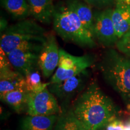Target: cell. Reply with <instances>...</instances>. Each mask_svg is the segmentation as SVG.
I'll use <instances>...</instances> for the list:
<instances>
[{"mask_svg": "<svg viewBox=\"0 0 130 130\" xmlns=\"http://www.w3.org/2000/svg\"><path fill=\"white\" fill-rule=\"evenodd\" d=\"M83 130H101L118 119L120 109L96 81L89 83L70 107Z\"/></svg>", "mask_w": 130, "mask_h": 130, "instance_id": "6da1fadb", "label": "cell"}, {"mask_svg": "<svg viewBox=\"0 0 130 130\" xmlns=\"http://www.w3.org/2000/svg\"><path fill=\"white\" fill-rule=\"evenodd\" d=\"M102 78L117 93L130 111V57L108 48L98 63Z\"/></svg>", "mask_w": 130, "mask_h": 130, "instance_id": "7a4b0ae2", "label": "cell"}, {"mask_svg": "<svg viewBox=\"0 0 130 130\" xmlns=\"http://www.w3.org/2000/svg\"><path fill=\"white\" fill-rule=\"evenodd\" d=\"M53 24L55 32L64 41L83 48L92 49L96 46L93 36L65 3L55 5Z\"/></svg>", "mask_w": 130, "mask_h": 130, "instance_id": "3957f363", "label": "cell"}, {"mask_svg": "<svg viewBox=\"0 0 130 130\" xmlns=\"http://www.w3.org/2000/svg\"><path fill=\"white\" fill-rule=\"evenodd\" d=\"M48 34L34 19H25L8 26L1 34L0 46L6 55L13 50L32 43H45Z\"/></svg>", "mask_w": 130, "mask_h": 130, "instance_id": "277c9868", "label": "cell"}, {"mask_svg": "<svg viewBox=\"0 0 130 130\" xmlns=\"http://www.w3.org/2000/svg\"><path fill=\"white\" fill-rule=\"evenodd\" d=\"M90 74L87 69L61 82L50 83L48 89L60 102L61 111L69 108L70 102L87 87Z\"/></svg>", "mask_w": 130, "mask_h": 130, "instance_id": "5b68a950", "label": "cell"}, {"mask_svg": "<svg viewBox=\"0 0 130 130\" xmlns=\"http://www.w3.org/2000/svg\"><path fill=\"white\" fill-rule=\"evenodd\" d=\"M95 61V58L92 55L73 56L64 50L60 49L58 68L52 75L50 83L61 82L77 75L90 67Z\"/></svg>", "mask_w": 130, "mask_h": 130, "instance_id": "8992f818", "label": "cell"}, {"mask_svg": "<svg viewBox=\"0 0 130 130\" xmlns=\"http://www.w3.org/2000/svg\"><path fill=\"white\" fill-rule=\"evenodd\" d=\"M45 44V43H30L9 53L7 56L13 68L24 77L38 69L39 56Z\"/></svg>", "mask_w": 130, "mask_h": 130, "instance_id": "52a82bcc", "label": "cell"}, {"mask_svg": "<svg viewBox=\"0 0 130 130\" xmlns=\"http://www.w3.org/2000/svg\"><path fill=\"white\" fill-rule=\"evenodd\" d=\"M113 8L99 10L94 13V37L102 46L111 48L116 46L119 37L114 25Z\"/></svg>", "mask_w": 130, "mask_h": 130, "instance_id": "ba28073f", "label": "cell"}, {"mask_svg": "<svg viewBox=\"0 0 130 130\" xmlns=\"http://www.w3.org/2000/svg\"><path fill=\"white\" fill-rule=\"evenodd\" d=\"M27 112L31 116H50L61 112L57 99L48 87L40 91L29 92Z\"/></svg>", "mask_w": 130, "mask_h": 130, "instance_id": "9c48e42d", "label": "cell"}, {"mask_svg": "<svg viewBox=\"0 0 130 130\" xmlns=\"http://www.w3.org/2000/svg\"><path fill=\"white\" fill-rule=\"evenodd\" d=\"M19 89H26L25 78L13 68L7 55L1 49L0 95Z\"/></svg>", "mask_w": 130, "mask_h": 130, "instance_id": "30bf717a", "label": "cell"}, {"mask_svg": "<svg viewBox=\"0 0 130 130\" xmlns=\"http://www.w3.org/2000/svg\"><path fill=\"white\" fill-rule=\"evenodd\" d=\"M59 50L56 37L53 34H48L46 41L40 51L38 59L39 69L45 78L53 75L58 66Z\"/></svg>", "mask_w": 130, "mask_h": 130, "instance_id": "8fae6325", "label": "cell"}, {"mask_svg": "<svg viewBox=\"0 0 130 130\" xmlns=\"http://www.w3.org/2000/svg\"><path fill=\"white\" fill-rule=\"evenodd\" d=\"M31 16L40 23L50 25L53 22L55 5L54 0H27Z\"/></svg>", "mask_w": 130, "mask_h": 130, "instance_id": "7c38bea8", "label": "cell"}, {"mask_svg": "<svg viewBox=\"0 0 130 130\" xmlns=\"http://www.w3.org/2000/svg\"><path fill=\"white\" fill-rule=\"evenodd\" d=\"M65 4L76 14L83 25L94 37V13L91 6L81 0H66Z\"/></svg>", "mask_w": 130, "mask_h": 130, "instance_id": "4fadbf2b", "label": "cell"}, {"mask_svg": "<svg viewBox=\"0 0 130 130\" xmlns=\"http://www.w3.org/2000/svg\"><path fill=\"white\" fill-rule=\"evenodd\" d=\"M112 19L119 39L130 30V3L116 2Z\"/></svg>", "mask_w": 130, "mask_h": 130, "instance_id": "5bb4252c", "label": "cell"}, {"mask_svg": "<svg viewBox=\"0 0 130 130\" xmlns=\"http://www.w3.org/2000/svg\"><path fill=\"white\" fill-rule=\"evenodd\" d=\"M58 117V115H28L21 120L19 130H53Z\"/></svg>", "mask_w": 130, "mask_h": 130, "instance_id": "9a60e30c", "label": "cell"}, {"mask_svg": "<svg viewBox=\"0 0 130 130\" xmlns=\"http://www.w3.org/2000/svg\"><path fill=\"white\" fill-rule=\"evenodd\" d=\"M29 92L26 89H19L0 95L1 100L10 106L14 111L21 113L27 110Z\"/></svg>", "mask_w": 130, "mask_h": 130, "instance_id": "2e32d148", "label": "cell"}, {"mask_svg": "<svg viewBox=\"0 0 130 130\" xmlns=\"http://www.w3.org/2000/svg\"><path fill=\"white\" fill-rule=\"evenodd\" d=\"M2 7L18 21L27 19L31 15L27 0H0Z\"/></svg>", "mask_w": 130, "mask_h": 130, "instance_id": "e0dca14e", "label": "cell"}, {"mask_svg": "<svg viewBox=\"0 0 130 130\" xmlns=\"http://www.w3.org/2000/svg\"><path fill=\"white\" fill-rule=\"evenodd\" d=\"M53 130H83L70 108L58 115Z\"/></svg>", "mask_w": 130, "mask_h": 130, "instance_id": "ac0fdd59", "label": "cell"}, {"mask_svg": "<svg viewBox=\"0 0 130 130\" xmlns=\"http://www.w3.org/2000/svg\"><path fill=\"white\" fill-rule=\"evenodd\" d=\"M26 89L29 92H37L43 90L50 85V83H42L41 82L40 75L39 72V69L32 71L25 76Z\"/></svg>", "mask_w": 130, "mask_h": 130, "instance_id": "d6986e66", "label": "cell"}, {"mask_svg": "<svg viewBox=\"0 0 130 130\" xmlns=\"http://www.w3.org/2000/svg\"><path fill=\"white\" fill-rule=\"evenodd\" d=\"M116 46L118 51L130 57V30L119 39Z\"/></svg>", "mask_w": 130, "mask_h": 130, "instance_id": "ffe728a7", "label": "cell"}, {"mask_svg": "<svg viewBox=\"0 0 130 130\" xmlns=\"http://www.w3.org/2000/svg\"><path fill=\"white\" fill-rule=\"evenodd\" d=\"M90 6L99 10L112 8L116 4V0H83Z\"/></svg>", "mask_w": 130, "mask_h": 130, "instance_id": "44dd1931", "label": "cell"}, {"mask_svg": "<svg viewBox=\"0 0 130 130\" xmlns=\"http://www.w3.org/2000/svg\"><path fill=\"white\" fill-rule=\"evenodd\" d=\"M105 128L106 130H125V125L122 121L116 119L108 123Z\"/></svg>", "mask_w": 130, "mask_h": 130, "instance_id": "7402d4cb", "label": "cell"}, {"mask_svg": "<svg viewBox=\"0 0 130 130\" xmlns=\"http://www.w3.org/2000/svg\"><path fill=\"white\" fill-rule=\"evenodd\" d=\"M8 27L7 22L4 18L1 19V34Z\"/></svg>", "mask_w": 130, "mask_h": 130, "instance_id": "603a6c76", "label": "cell"}, {"mask_svg": "<svg viewBox=\"0 0 130 130\" xmlns=\"http://www.w3.org/2000/svg\"><path fill=\"white\" fill-rule=\"evenodd\" d=\"M116 2H122V3H130V0H116Z\"/></svg>", "mask_w": 130, "mask_h": 130, "instance_id": "cb8c5ba5", "label": "cell"}, {"mask_svg": "<svg viewBox=\"0 0 130 130\" xmlns=\"http://www.w3.org/2000/svg\"><path fill=\"white\" fill-rule=\"evenodd\" d=\"M126 125H129L130 126V119L128 121L127 124H126Z\"/></svg>", "mask_w": 130, "mask_h": 130, "instance_id": "d4e9b609", "label": "cell"}, {"mask_svg": "<svg viewBox=\"0 0 130 130\" xmlns=\"http://www.w3.org/2000/svg\"><path fill=\"white\" fill-rule=\"evenodd\" d=\"M6 130H8V129H6Z\"/></svg>", "mask_w": 130, "mask_h": 130, "instance_id": "484cf974", "label": "cell"}]
</instances>
